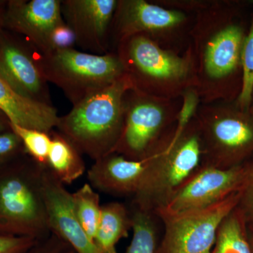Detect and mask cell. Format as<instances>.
I'll list each match as a JSON object with an SVG mask.
<instances>
[{"label":"cell","mask_w":253,"mask_h":253,"mask_svg":"<svg viewBox=\"0 0 253 253\" xmlns=\"http://www.w3.org/2000/svg\"><path fill=\"white\" fill-rule=\"evenodd\" d=\"M132 89L130 78L125 74L59 116L57 131L94 161L111 154L122 132L125 95Z\"/></svg>","instance_id":"cell-1"},{"label":"cell","mask_w":253,"mask_h":253,"mask_svg":"<svg viewBox=\"0 0 253 253\" xmlns=\"http://www.w3.org/2000/svg\"><path fill=\"white\" fill-rule=\"evenodd\" d=\"M46 166L25 154L0 168V235L41 240L51 234L44 198Z\"/></svg>","instance_id":"cell-2"},{"label":"cell","mask_w":253,"mask_h":253,"mask_svg":"<svg viewBox=\"0 0 253 253\" xmlns=\"http://www.w3.org/2000/svg\"><path fill=\"white\" fill-rule=\"evenodd\" d=\"M38 60L48 83L61 89L73 106L104 89L126 74L119 57L91 54L75 49L38 51Z\"/></svg>","instance_id":"cell-3"},{"label":"cell","mask_w":253,"mask_h":253,"mask_svg":"<svg viewBox=\"0 0 253 253\" xmlns=\"http://www.w3.org/2000/svg\"><path fill=\"white\" fill-rule=\"evenodd\" d=\"M240 190L217 204L177 214H156L163 223L160 253H212L221 223L239 204Z\"/></svg>","instance_id":"cell-4"},{"label":"cell","mask_w":253,"mask_h":253,"mask_svg":"<svg viewBox=\"0 0 253 253\" xmlns=\"http://www.w3.org/2000/svg\"><path fill=\"white\" fill-rule=\"evenodd\" d=\"M201 141L192 134L171 141L164 150L142 189L131 204L155 211L163 207L174 192L201 166Z\"/></svg>","instance_id":"cell-5"},{"label":"cell","mask_w":253,"mask_h":253,"mask_svg":"<svg viewBox=\"0 0 253 253\" xmlns=\"http://www.w3.org/2000/svg\"><path fill=\"white\" fill-rule=\"evenodd\" d=\"M206 136L208 159L201 165L224 169L243 166L253 156V113L224 111L207 125Z\"/></svg>","instance_id":"cell-6"},{"label":"cell","mask_w":253,"mask_h":253,"mask_svg":"<svg viewBox=\"0 0 253 253\" xmlns=\"http://www.w3.org/2000/svg\"><path fill=\"white\" fill-rule=\"evenodd\" d=\"M244 176V165L226 169L201 165L155 213L177 214L217 204L239 191Z\"/></svg>","instance_id":"cell-7"},{"label":"cell","mask_w":253,"mask_h":253,"mask_svg":"<svg viewBox=\"0 0 253 253\" xmlns=\"http://www.w3.org/2000/svg\"><path fill=\"white\" fill-rule=\"evenodd\" d=\"M0 75L23 96L53 106L48 82L42 71L38 51L2 30L0 34Z\"/></svg>","instance_id":"cell-8"},{"label":"cell","mask_w":253,"mask_h":253,"mask_svg":"<svg viewBox=\"0 0 253 253\" xmlns=\"http://www.w3.org/2000/svg\"><path fill=\"white\" fill-rule=\"evenodd\" d=\"M164 149L139 161L111 153L94 161L87 172L94 189L117 197H134L142 189Z\"/></svg>","instance_id":"cell-9"},{"label":"cell","mask_w":253,"mask_h":253,"mask_svg":"<svg viewBox=\"0 0 253 253\" xmlns=\"http://www.w3.org/2000/svg\"><path fill=\"white\" fill-rule=\"evenodd\" d=\"M64 21L61 0H10L3 12V28L26 37L41 54L51 52V36Z\"/></svg>","instance_id":"cell-10"},{"label":"cell","mask_w":253,"mask_h":253,"mask_svg":"<svg viewBox=\"0 0 253 253\" xmlns=\"http://www.w3.org/2000/svg\"><path fill=\"white\" fill-rule=\"evenodd\" d=\"M118 1L61 0V14L76 36V44L94 54H106L107 36Z\"/></svg>","instance_id":"cell-11"},{"label":"cell","mask_w":253,"mask_h":253,"mask_svg":"<svg viewBox=\"0 0 253 253\" xmlns=\"http://www.w3.org/2000/svg\"><path fill=\"white\" fill-rule=\"evenodd\" d=\"M44 198L50 232L67 243L76 253H101L82 227L73 208L72 194L46 166Z\"/></svg>","instance_id":"cell-12"},{"label":"cell","mask_w":253,"mask_h":253,"mask_svg":"<svg viewBox=\"0 0 253 253\" xmlns=\"http://www.w3.org/2000/svg\"><path fill=\"white\" fill-rule=\"evenodd\" d=\"M163 121L162 110L152 103L141 99L126 106L125 103L122 132L113 153L133 161L154 154V142Z\"/></svg>","instance_id":"cell-13"},{"label":"cell","mask_w":253,"mask_h":253,"mask_svg":"<svg viewBox=\"0 0 253 253\" xmlns=\"http://www.w3.org/2000/svg\"><path fill=\"white\" fill-rule=\"evenodd\" d=\"M122 41L118 57L133 85L140 78H176L185 73L183 61L165 52L143 35H134Z\"/></svg>","instance_id":"cell-14"},{"label":"cell","mask_w":253,"mask_h":253,"mask_svg":"<svg viewBox=\"0 0 253 253\" xmlns=\"http://www.w3.org/2000/svg\"><path fill=\"white\" fill-rule=\"evenodd\" d=\"M0 111L11 124L50 133L59 116L53 106L33 101L18 92L0 75Z\"/></svg>","instance_id":"cell-15"},{"label":"cell","mask_w":253,"mask_h":253,"mask_svg":"<svg viewBox=\"0 0 253 253\" xmlns=\"http://www.w3.org/2000/svg\"><path fill=\"white\" fill-rule=\"evenodd\" d=\"M116 31L121 39L141 32L172 27L184 19L180 13L169 11L142 0L118 1L115 12Z\"/></svg>","instance_id":"cell-16"},{"label":"cell","mask_w":253,"mask_h":253,"mask_svg":"<svg viewBox=\"0 0 253 253\" xmlns=\"http://www.w3.org/2000/svg\"><path fill=\"white\" fill-rule=\"evenodd\" d=\"M244 30L238 24L226 26L208 46L206 66L208 74L215 78L231 76L242 68Z\"/></svg>","instance_id":"cell-17"},{"label":"cell","mask_w":253,"mask_h":253,"mask_svg":"<svg viewBox=\"0 0 253 253\" xmlns=\"http://www.w3.org/2000/svg\"><path fill=\"white\" fill-rule=\"evenodd\" d=\"M46 166L63 184H71L83 175L86 166L82 154L59 131L52 130Z\"/></svg>","instance_id":"cell-18"},{"label":"cell","mask_w":253,"mask_h":253,"mask_svg":"<svg viewBox=\"0 0 253 253\" xmlns=\"http://www.w3.org/2000/svg\"><path fill=\"white\" fill-rule=\"evenodd\" d=\"M132 228L129 208L118 202L101 206V215L94 242L101 253L116 251V245L128 236Z\"/></svg>","instance_id":"cell-19"},{"label":"cell","mask_w":253,"mask_h":253,"mask_svg":"<svg viewBox=\"0 0 253 253\" xmlns=\"http://www.w3.org/2000/svg\"><path fill=\"white\" fill-rule=\"evenodd\" d=\"M212 253H253L248 239L246 219L237 206L221 223L215 249Z\"/></svg>","instance_id":"cell-20"},{"label":"cell","mask_w":253,"mask_h":253,"mask_svg":"<svg viewBox=\"0 0 253 253\" xmlns=\"http://www.w3.org/2000/svg\"><path fill=\"white\" fill-rule=\"evenodd\" d=\"M133 236L126 253H156L157 217L156 213L131 204ZM111 253H118L114 251Z\"/></svg>","instance_id":"cell-21"},{"label":"cell","mask_w":253,"mask_h":253,"mask_svg":"<svg viewBox=\"0 0 253 253\" xmlns=\"http://www.w3.org/2000/svg\"><path fill=\"white\" fill-rule=\"evenodd\" d=\"M75 212L86 235L94 241L101 215L99 195L89 184L72 194Z\"/></svg>","instance_id":"cell-22"},{"label":"cell","mask_w":253,"mask_h":253,"mask_svg":"<svg viewBox=\"0 0 253 253\" xmlns=\"http://www.w3.org/2000/svg\"><path fill=\"white\" fill-rule=\"evenodd\" d=\"M11 129L19 138L26 154L36 162L46 166L51 143L49 133L11 123Z\"/></svg>","instance_id":"cell-23"},{"label":"cell","mask_w":253,"mask_h":253,"mask_svg":"<svg viewBox=\"0 0 253 253\" xmlns=\"http://www.w3.org/2000/svg\"><path fill=\"white\" fill-rule=\"evenodd\" d=\"M242 86L238 97L241 109L249 111L253 92V20L242 51Z\"/></svg>","instance_id":"cell-24"},{"label":"cell","mask_w":253,"mask_h":253,"mask_svg":"<svg viewBox=\"0 0 253 253\" xmlns=\"http://www.w3.org/2000/svg\"><path fill=\"white\" fill-rule=\"evenodd\" d=\"M244 166V179L240 189V200L237 207L246 221H253V156Z\"/></svg>","instance_id":"cell-25"},{"label":"cell","mask_w":253,"mask_h":253,"mask_svg":"<svg viewBox=\"0 0 253 253\" xmlns=\"http://www.w3.org/2000/svg\"><path fill=\"white\" fill-rule=\"evenodd\" d=\"M26 154L22 143L12 130L0 134V168Z\"/></svg>","instance_id":"cell-26"},{"label":"cell","mask_w":253,"mask_h":253,"mask_svg":"<svg viewBox=\"0 0 253 253\" xmlns=\"http://www.w3.org/2000/svg\"><path fill=\"white\" fill-rule=\"evenodd\" d=\"M39 241L28 236L0 235V253H28Z\"/></svg>","instance_id":"cell-27"},{"label":"cell","mask_w":253,"mask_h":253,"mask_svg":"<svg viewBox=\"0 0 253 253\" xmlns=\"http://www.w3.org/2000/svg\"><path fill=\"white\" fill-rule=\"evenodd\" d=\"M50 43L51 51L54 50L73 49L76 44V36L72 29L63 21L54 28L51 34Z\"/></svg>","instance_id":"cell-28"},{"label":"cell","mask_w":253,"mask_h":253,"mask_svg":"<svg viewBox=\"0 0 253 253\" xmlns=\"http://www.w3.org/2000/svg\"><path fill=\"white\" fill-rule=\"evenodd\" d=\"M28 253H76L74 250L59 236L50 234L40 240Z\"/></svg>","instance_id":"cell-29"},{"label":"cell","mask_w":253,"mask_h":253,"mask_svg":"<svg viewBox=\"0 0 253 253\" xmlns=\"http://www.w3.org/2000/svg\"><path fill=\"white\" fill-rule=\"evenodd\" d=\"M11 130V123L6 116L0 111V134Z\"/></svg>","instance_id":"cell-30"},{"label":"cell","mask_w":253,"mask_h":253,"mask_svg":"<svg viewBox=\"0 0 253 253\" xmlns=\"http://www.w3.org/2000/svg\"><path fill=\"white\" fill-rule=\"evenodd\" d=\"M246 231H247L248 239L253 253V221H246Z\"/></svg>","instance_id":"cell-31"},{"label":"cell","mask_w":253,"mask_h":253,"mask_svg":"<svg viewBox=\"0 0 253 253\" xmlns=\"http://www.w3.org/2000/svg\"><path fill=\"white\" fill-rule=\"evenodd\" d=\"M6 1H0V34H1V31L4 29L3 28L2 25V18H3V12H4L5 4H6Z\"/></svg>","instance_id":"cell-32"},{"label":"cell","mask_w":253,"mask_h":253,"mask_svg":"<svg viewBox=\"0 0 253 253\" xmlns=\"http://www.w3.org/2000/svg\"><path fill=\"white\" fill-rule=\"evenodd\" d=\"M253 96H252V102H253ZM252 102H251V104H252Z\"/></svg>","instance_id":"cell-33"}]
</instances>
